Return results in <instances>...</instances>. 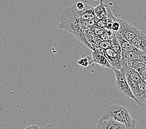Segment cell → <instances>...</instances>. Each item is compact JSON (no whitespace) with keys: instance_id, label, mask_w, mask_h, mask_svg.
<instances>
[{"instance_id":"1","label":"cell","mask_w":146,"mask_h":129,"mask_svg":"<svg viewBox=\"0 0 146 129\" xmlns=\"http://www.w3.org/2000/svg\"><path fill=\"white\" fill-rule=\"evenodd\" d=\"M58 28L68 31L85 46L93 50L92 45L86 40L81 25V19L76 13L75 5L62 9L59 16Z\"/></svg>"},{"instance_id":"2","label":"cell","mask_w":146,"mask_h":129,"mask_svg":"<svg viewBox=\"0 0 146 129\" xmlns=\"http://www.w3.org/2000/svg\"><path fill=\"white\" fill-rule=\"evenodd\" d=\"M113 118L126 125V129H134L136 125L135 119L133 118L129 109L120 104H113L106 109L100 117L101 120Z\"/></svg>"},{"instance_id":"3","label":"cell","mask_w":146,"mask_h":129,"mask_svg":"<svg viewBox=\"0 0 146 129\" xmlns=\"http://www.w3.org/2000/svg\"><path fill=\"white\" fill-rule=\"evenodd\" d=\"M112 69L114 73V75H115V85L116 86V88L121 93H123L124 95L126 96L127 97H129L131 99H133V101H135V103H137L139 105V103L138 100L136 99V97L134 96L133 92H132L130 86L128 85L124 73L120 70H116L115 69Z\"/></svg>"},{"instance_id":"4","label":"cell","mask_w":146,"mask_h":129,"mask_svg":"<svg viewBox=\"0 0 146 129\" xmlns=\"http://www.w3.org/2000/svg\"><path fill=\"white\" fill-rule=\"evenodd\" d=\"M116 20L119 24V29L117 31L121 36H122L125 40L131 42V40L139 33L141 31L137 27H135L131 24L128 23L127 21L123 19H118L116 17Z\"/></svg>"},{"instance_id":"5","label":"cell","mask_w":146,"mask_h":129,"mask_svg":"<svg viewBox=\"0 0 146 129\" xmlns=\"http://www.w3.org/2000/svg\"><path fill=\"white\" fill-rule=\"evenodd\" d=\"M120 71L124 73L130 88L134 86L142 79L139 72L133 68L124 66L121 68Z\"/></svg>"},{"instance_id":"6","label":"cell","mask_w":146,"mask_h":129,"mask_svg":"<svg viewBox=\"0 0 146 129\" xmlns=\"http://www.w3.org/2000/svg\"><path fill=\"white\" fill-rule=\"evenodd\" d=\"M102 53L106 57L111 66V69L120 70L121 68V54H117L111 48L103 50Z\"/></svg>"},{"instance_id":"7","label":"cell","mask_w":146,"mask_h":129,"mask_svg":"<svg viewBox=\"0 0 146 129\" xmlns=\"http://www.w3.org/2000/svg\"><path fill=\"white\" fill-rule=\"evenodd\" d=\"M134 96L138 100L139 104L144 101L146 93V81L142 79L137 84L131 88Z\"/></svg>"},{"instance_id":"8","label":"cell","mask_w":146,"mask_h":129,"mask_svg":"<svg viewBox=\"0 0 146 129\" xmlns=\"http://www.w3.org/2000/svg\"><path fill=\"white\" fill-rule=\"evenodd\" d=\"M97 129H126V125L113 118L100 120L96 125Z\"/></svg>"},{"instance_id":"9","label":"cell","mask_w":146,"mask_h":129,"mask_svg":"<svg viewBox=\"0 0 146 129\" xmlns=\"http://www.w3.org/2000/svg\"><path fill=\"white\" fill-rule=\"evenodd\" d=\"M114 36H116L118 42H119L120 46L121 47V49H122V51L135 52V53L141 55H145L142 51L137 49V48H135L133 44H131V43L125 40L117 32H114Z\"/></svg>"},{"instance_id":"10","label":"cell","mask_w":146,"mask_h":129,"mask_svg":"<svg viewBox=\"0 0 146 129\" xmlns=\"http://www.w3.org/2000/svg\"><path fill=\"white\" fill-rule=\"evenodd\" d=\"M131 43L135 48L146 55V36L142 31H140L139 33L131 40Z\"/></svg>"},{"instance_id":"11","label":"cell","mask_w":146,"mask_h":129,"mask_svg":"<svg viewBox=\"0 0 146 129\" xmlns=\"http://www.w3.org/2000/svg\"><path fill=\"white\" fill-rule=\"evenodd\" d=\"M93 63L98 64L104 68L111 69V66L107 60L106 57L102 53L98 51H93L92 52Z\"/></svg>"},{"instance_id":"12","label":"cell","mask_w":146,"mask_h":129,"mask_svg":"<svg viewBox=\"0 0 146 129\" xmlns=\"http://www.w3.org/2000/svg\"><path fill=\"white\" fill-rule=\"evenodd\" d=\"M76 8V7H75ZM76 13L79 17V18L81 20H93L95 19V12H94V8L88 5H86L85 8L82 11H79L76 9Z\"/></svg>"},{"instance_id":"13","label":"cell","mask_w":146,"mask_h":129,"mask_svg":"<svg viewBox=\"0 0 146 129\" xmlns=\"http://www.w3.org/2000/svg\"><path fill=\"white\" fill-rule=\"evenodd\" d=\"M95 12V21L107 19L106 5L103 3V0H101L100 4L94 8Z\"/></svg>"},{"instance_id":"14","label":"cell","mask_w":146,"mask_h":129,"mask_svg":"<svg viewBox=\"0 0 146 129\" xmlns=\"http://www.w3.org/2000/svg\"><path fill=\"white\" fill-rule=\"evenodd\" d=\"M121 55L128 59H129L131 60L142 62V55L135 53V52L122 51L121 52Z\"/></svg>"},{"instance_id":"15","label":"cell","mask_w":146,"mask_h":129,"mask_svg":"<svg viewBox=\"0 0 146 129\" xmlns=\"http://www.w3.org/2000/svg\"><path fill=\"white\" fill-rule=\"evenodd\" d=\"M93 63L92 56H86L83 55L81 58H80L77 62V64L83 67H87L88 65H91Z\"/></svg>"},{"instance_id":"16","label":"cell","mask_w":146,"mask_h":129,"mask_svg":"<svg viewBox=\"0 0 146 129\" xmlns=\"http://www.w3.org/2000/svg\"><path fill=\"white\" fill-rule=\"evenodd\" d=\"M111 49L117 54H121L122 49L120 46V44L118 42L117 38L115 36H114L111 39Z\"/></svg>"},{"instance_id":"17","label":"cell","mask_w":146,"mask_h":129,"mask_svg":"<svg viewBox=\"0 0 146 129\" xmlns=\"http://www.w3.org/2000/svg\"><path fill=\"white\" fill-rule=\"evenodd\" d=\"M81 25L82 27V29L84 30V32L86 30H88L91 29L92 27L95 26V21L93 20H81Z\"/></svg>"},{"instance_id":"18","label":"cell","mask_w":146,"mask_h":129,"mask_svg":"<svg viewBox=\"0 0 146 129\" xmlns=\"http://www.w3.org/2000/svg\"><path fill=\"white\" fill-rule=\"evenodd\" d=\"M139 106H140V114L139 117L141 116L142 117H145L146 118V93L144 101Z\"/></svg>"},{"instance_id":"19","label":"cell","mask_w":146,"mask_h":129,"mask_svg":"<svg viewBox=\"0 0 146 129\" xmlns=\"http://www.w3.org/2000/svg\"><path fill=\"white\" fill-rule=\"evenodd\" d=\"M111 40H101L100 42L98 44V47L100 48H102L103 50L109 49L111 48Z\"/></svg>"},{"instance_id":"20","label":"cell","mask_w":146,"mask_h":129,"mask_svg":"<svg viewBox=\"0 0 146 129\" xmlns=\"http://www.w3.org/2000/svg\"><path fill=\"white\" fill-rule=\"evenodd\" d=\"M91 30L93 32L94 36H95L96 37H100L101 35H102L104 32H105V29L100 28V27H97L96 26H94L91 28Z\"/></svg>"},{"instance_id":"21","label":"cell","mask_w":146,"mask_h":129,"mask_svg":"<svg viewBox=\"0 0 146 129\" xmlns=\"http://www.w3.org/2000/svg\"><path fill=\"white\" fill-rule=\"evenodd\" d=\"M106 25H107V19L95 21V26L98 27H100V28L105 29Z\"/></svg>"},{"instance_id":"22","label":"cell","mask_w":146,"mask_h":129,"mask_svg":"<svg viewBox=\"0 0 146 129\" xmlns=\"http://www.w3.org/2000/svg\"><path fill=\"white\" fill-rule=\"evenodd\" d=\"M74 5L76 7V9H77L79 11H81L83 9H84L85 8V6H86V5H85L82 1H75V3Z\"/></svg>"},{"instance_id":"23","label":"cell","mask_w":146,"mask_h":129,"mask_svg":"<svg viewBox=\"0 0 146 129\" xmlns=\"http://www.w3.org/2000/svg\"><path fill=\"white\" fill-rule=\"evenodd\" d=\"M116 17H114V22L112 24V26H111V30L113 31H115V32H117L118 30L119 29V24L118 23V22L116 20Z\"/></svg>"},{"instance_id":"24","label":"cell","mask_w":146,"mask_h":129,"mask_svg":"<svg viewBox=\"0 0 146 129\" xmlns=\"http://www.w3.org/2000/svg\"><path fill=\"white\" fill-rule=\"evenodd\" d=\"M139 73L140 74L142 78L146 81V65L145 67H144L139 72Z\"/></svg>"},{"instance_id":"25","label":"cell","mask_w":146,"mask_h":129,"mask_svg":"<svg viewBox=\"0 0 146 129\" xmlns=\"http://www.w3.org/2000/svg\"><path fill=\"white\" fill-rule=\"evenodd\" d=\"M43 129H60V128L53 124H48L47 125H46Z\"/></svg>"},{"instance_id":"26","label":"cell","mask_w":146,"mask_h":129,"mask_svg":"<svg viewBox=\"0 0 146 129\" xmlns=\"http://www.w3.org/2000/svg\"><path fill=\"white\" fill-rule=\"evenodd\" d=\"M38 128H39V127H38L37 125H31V126L27 127L24 129H38Z\"/></svg>"},{"instance_id":"27","label":"cell","mask_w":146,"mask_h":129,"mask_svg":"<svg viewBox=\"0 0 146 129\" xmlns=\"http://www.w3.org/2000/svg\"><path fill=\"white\" fill-rule=\"evenodd\" d=\"M38 129H40V128H38Z\"/></svg>"}]
</instances>
